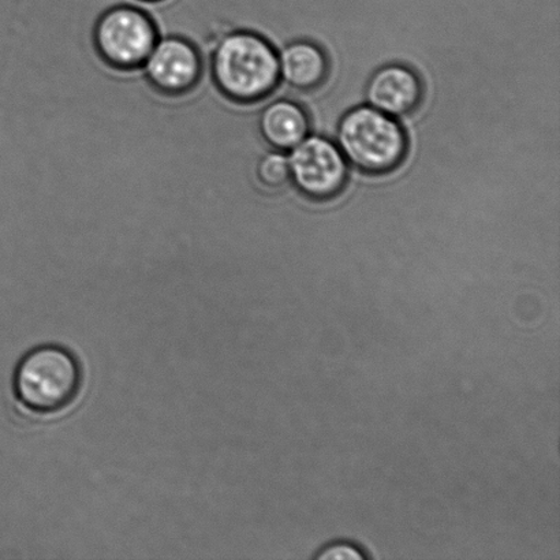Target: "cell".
Returning <instances> with one entry per match:
<instances>
[{"label":"cell","instance_id":"cell-3","mask_svg":"<svg viewBox=\"0 0 560 560\" xmlns=\"http://www.w3.org/2000/svg\"><path fill=\"white\" fill-rule=\"evenodd\" d=\"M337 145L349 166L368 175H384L405 162L409 139L397 118L361 104L340 118Z\"/></svg>","mask_w":560,"mask_h":560},{"label":"cell","instance_id":"cell-4","mask_svg":"<svg viewBox=\"0 0 560 560\" xmlns=\"http://www.w3.org/2000/svg\"><path fill=\"white\" fill-rule=\"evenodd\" d=\"M97 52L117 69L141 68L159 40L155 25L144 10L120 4L98 16L93 32Z\"/></svg>","mask_w":560,"mask_h":560},{"label":"cell","instance_id":"cell-8","mask_svg":"<svg viewBox=\"0 0 560 560\" xmlns=\"http://www.w3.org/2000/svg\"><path fill=\"white\" fill-rule=\"evenodd\" d=\"M262 104L259 114V130L262 140L272 150L288 152L310 136L311 119L301 104L290 98Z\"/></svg>","mask_w":560,"mask_h":560},{"label":"cell","instance_id":"cell-6","mask_svg":"<svg viewBox=\"0 0 560 560\" xmlns=\"http://www.w3.org/2000/svg\"><path fill=\"white\" fill-rule=\"evenodd\" d=\"M158 91L178 95L199 81L202 62L199 49L183 37H161L141 66Z\"/></svg>","mask_w":560,"mask_h":560},{"label":"cell","instance_id":"cell-11","mask_svg":"<svg viewBox=\"0 0 560 560\" xmlns=\"http://www.w3.org/2000/svg\"><path fill=\"white\" fill-rule=\"evenodd\" d=\"M368 556L365 550H362L355 542L349 541H335L329 542L328 546L323 547L322 550L316 552L317 559H339V560H360L365 559Z\"/></svg>","mask_w":560,"mask_h":560},{"label":"cell","instance_id":"cell-10","mask_svg":"<svg viewBox=\"0 0 560 560\" xmlns=\"http://www.w3.org/2000/svg\"><path fill=\"white\" fill-rule=\"evenodd\" d=\"M256 178L267 189L279 190L290 184L289 159L282 151L268 148L257 159Z\"/></svg>","mask_w":560,"mask_h":560},{"label":"cell","instance_id":"cell-12","mask_svg":"<svg viewBox=\"0 0 560 560\" xmlns=\"http://www.w3.org/2000/svg\"><path fill=\"white\" fill-rule=\"evenodd\" d=\"M144 2H152V0H144Z\"/></svg>","mask_w":560,"mask_h":560},{"label":"cell","instance_id":"cell-2","mask_svg":"<svg viewBox=\"0 0 560 560\" xmlns=\"http://www.w3.org/2000/svg\"><path fill=\"white\" fill-rule=\"evenodd\" d=\"M82 384L80 361L60 345H42L27 351L15 365L13 392L25 409L36 415H55L79 397Z\"/></svg>","mask_w":560,"mask_h":560},{"label":"cell","instance_id":"cell-1","mask_svg":"<svg viewBox=\"0 0 560 560\" xmlns=\"http://www.w3.org/2000/svg\"><path fill=\"white\" fill-rule=\"evenodd\" d=\"M211 73L219 90L240 103L271 97L280 85L279 54L259 33H228L210 57Z\"/></svg>","mask_w":560,"mask_h":560},{"label":"cell","instance_id":"cell-9","mask_svg":"<svg viewBox=\"0 0 560 560\" xmlns=\"http://www.w3.org/2000/svg\"><path fill=\"white\" fill-rule=\"evenodd\" d=\"M280 80L293 90L313 91L327 81L329 59L320 44L300 38L280 48Z\"/></svg>","mask_w":560,"mask_h":560},{"label":"cell","instance_id":"cell-7","mask_svg":"<svg viewBox=\"0 0 560 560\" xmlns=\"http://www.w3.org/2000/svg\"><path fill=\"white\" fill-rule=\"evenodd\" d=\"M368 106L389 117L413 114L424 97L421 77L410 66L388 63L375 70L364 90Z\"/></svg>","mask_w":560,"mask_h":560},{"label":"cell","instance_id":"cell-5","mask_svg":"<svg viewBox=\"0 0 560 560\" xmlns=\"http://www.w3.org/2000/svg\"><path fill=\"white\" fill-rule=\"evenodd\" d=\"M290 183L305 199L323 202L342 194L349 180V163L337 142L307 136L289 151Z\"/></svg>","mask_w":560,"mask_h":560}]
</instances>
